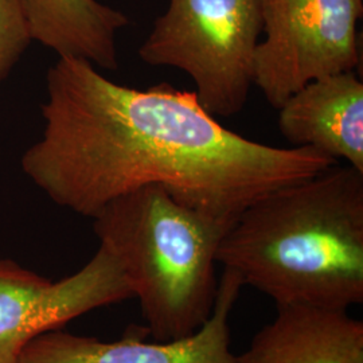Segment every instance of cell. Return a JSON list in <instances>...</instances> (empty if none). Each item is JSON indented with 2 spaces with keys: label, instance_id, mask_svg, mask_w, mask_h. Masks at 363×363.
<instances>
[{
  "label": "cell",
  "instance_id": "1",
  "mask_svg": "<svg viewBox=\"0 0 363 363\" xmlns=\"http://www.w3.org/2000/svg\"><path fill=\"white\" fill-rule=\"evenodd\" d=\"M42 116L22 169L52 202L91 218L120 195L160 184L234 222L261 196L339 163L310 147L249 140L220 125L194 91L128 88L79 58L50 67Z\"/></svg>",
  "mask_w": 363,
  "mask_h": 363
},
{
  "label": "cell",
  "instance_id": "2",
  "mask_svg": "<svg viewBox=\"0 0 363 363\" xmlns=\"http://www.w3.org/2000/svg\"><path fill=\"white\" fill-rule=\"evenodd\" d=\"M217 261L280 307L363 301V172L339 163L244 208Z\"/></svg>",
  "mask_w": 363,
  "mask_h": 363
},
{
  "label": "cell",
  "instance_id": "3",
  "mask_svg": "<svg viewBox=\"0 0 363 363\" xmlns=\"http://www.w3.org/2000/svg\"><path fill=\"white\" fill-rule=\"evenodd\" d=\"M157 342L193 335L214 310L220 240L233 222L190 206L160 184L106 203L94 217Z\"/></svg>",
  "mask_w": 363,
  "mask_h": 363
},
{
  "label": "cell",
  "instance_id": "4",
  "mask_svg": "<svg viewBox=\"0 0 363 363\" xmlns=\"http://www.w3.org/2000/svg\"><path fill=\"white\" fill-rule=\"evenodd\" d=\"M261 33L259 0H169L139 57L186 73L208 113L232 117L244 109L255 85Z\"/></svg>",
  "mask_w": 363,
  "mask_h": 363
},
{
  "label": "cell",
  "instance_id": "5",
  "mask_svg": "<svg viewBox=\"0 0 363 363\" xmlns=\"http://www.w3.org/2000/svg\"><path fill=\"white\" fill-rule=\"evenodd\" d=\"M253 82L279 109L313 79L358 70L363 0H259Z\"/></svg>",
  "mask_w": 363,
  "mask_h": 363
},
{
  "label": "cell",
  "instance_id": "6",
  "mask_svg": "<svg viewBox=\"0 0 363 363\" xmlns=\"http://www.w3.org/2000/svg\"><path fill=\"white\" fill-rule=\"evenodd\" d=\"M130 298L117 259L103 245L81 271L57 283L0 259V347L19 352L34 337Z\"/></svg>",
  "mask_w": 363,
  "mask_h": 363
},
{
  "label": "cell",
  "instance_id": "7",
  "mask_svg": "<svg viewBox=\"0 0 363 363\" xmlns=\"http://www.w3.org/2000/svg\"><path fill=\"white\" fill-rule=\"evenodd\" d=\"M242 288L237 274L223 269L208 322L184 339L147 342L138 333L104 342L54 330L28 340L16 363H233L230 315Z\"/></svg>",
  "mask_w": 363,
  "mask_h": 363
},
{
  "label": "cell",
  "instance_id": "8",
  "mask_svg": "<svg viewBox=\"0 0 363 363\" xmlns=\"http://www.w3.org/2000/svg\"><path fill=\"white\" fill-rule=\"evenodd\" d=\"M291 147H310L363 172V82L358 70L313 79L279 108Z\"/></svg>",
  "mask_w": 363,
  "mask_h": 363
},
{
  "label": "cell",
  "instance_id": "9",
  "mask_svg": "<svg viewBox=\"0 0 363 363\" xmlns=\"http://www.w3.org/2000/svg\"><path fill=\"white\" fill-rule=\"evenodd\" d=\"M233 363H363V322L347 311L280 307Z\"/></svg>",
  "mask_w": 363,
  "mask_h": 363
},
{
  "label": "cell",
  "instance_id": "10",
  "mask_svg": "<svg viewBox=\"0 0 363 363\" xmlns=\"http://www.w3.org/2000/svg\"><path fill=\"white\" fill-rule=\"evenodd\" d=\"M33 40L58 58H79L116 70L117 33L128 16L99 0H21Z\"/></svg>",
  "mask_w": 363,
  "mask_h": 363
},
{
  "label": "cell",
  "instance_id": "11",
  "mask_svg": "<svg viewBox=\"0 0 363 363\" xmlns=\"http://www.w3.org/2000/svg\"><path fill=\"white\" fill-rule=\"evenodd\" d=\"M33 40L21 0H0V82Z\"/></svg>",
  "mask_w": 363,
  "mask_h": 363
},
{
  "label": "cell",
  "instance_id": "12",
  "mask_svg": "<svg viewBox=\"0 0 363 363\" xmlns=\"http://www.w3.org/2000/svg\"><path fill=\"white\" fill-rule=\"evenodd\" d=\"M18 351L0 347V363H16Z\"/></svg>",
  "mask_w": 363,
  "mask_h": 363
}]
</instances>
